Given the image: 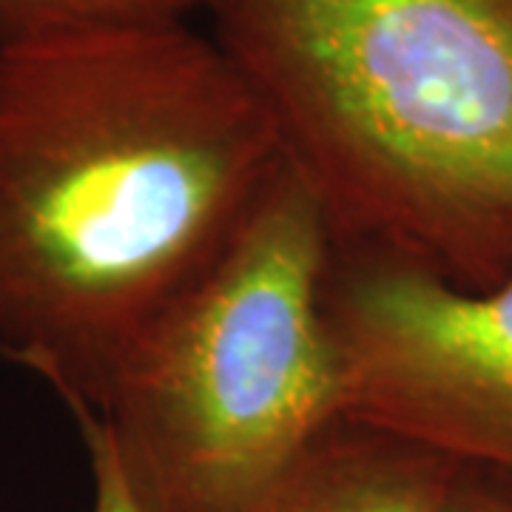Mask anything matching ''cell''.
Segmentation results:
<instances>
[{
	"instance_id": "obj_1",
	"label": "cell",
	"mask_w": 512,
	"mask_h": 512,
	"mask_svg": "<svg viewBox=\"0 0 512 512\" xmlns=\"http://www.w3.org/2000/svg\"><path fill=\"white\" fill-rule=\"evenodd\" d=\"M282 168L254 89L188 23L0 49V353L97 410Z\"/></svg>"
},
{
	"instance_id": "obj_2",
	"label": "cell",
	"mask_w": 512,
	"mask_h": 512,
	"mask_svg": "<svg viewBox=\"0 0 512 512\" xmlns=\"http://www.w3.org/2000/svg\"><path fill=\"white\" fill-rule=\"evenodd\" d=\"M336 251L512 271V0H208Z\"/></svg>"
},
{
	"instance_id": "obj_3",
	"label": "cell",
	"mask_w": 512,
	"mask_h": 512,
	"mask_svg": "<svg viewBox=\"0 0 512 512\" xmlns=\"http://www.w3.org/2000/svg\"><path fill=\"white\" fill-rule=\"evenodd\" d=\"M330 256L325 214L285 163L220 259L131 348L92 413L157 510L256 512L348 419Z\"/></svg>"
},
{
	"instance_id": "obj_4",
	"label": "cell",
	"mask_w": 512,
	"mask_h": 512,
	"mask_svg": "<svg viewBox=\"0 0 512 512\" xmlns=\"http://www.w3.org/2000/svg\"><path fill=\"white\" fill-rule=\"evenodd\" d=\"M330 328L348 419L458 464L512 470V271L464 291L384 256H330Z\"/></svg>"
},
{
	"instance_id": "obj_5",
	"label": "cell",
	"mask_w": 512,
	"mask_h": 512,
	"mask_svg": "<svg viewBox=\"0 0 512 512\" xmlns=\"http://www.w3.org/2000/svg\"><path fill=\"white\" fill-rule=\"evenodd\" d=\"M456 467L419 441L342 419L256 512H439Z\"/></svg>"
},
{
	"instance_id": "obj_6",
	"label": "cell",
	"mask_w": 512,
	"mask_h": 512,
	"mask_svg": "<svg viewBox=\"0 0 512 512\" xmlns=\"http://www.w3.org/2000/svg\"><path fill=\"white\" fill-rule=\"evenodd\" d=\"M208 0H0V49L46 37L188 23Z\"/></svg>"
},
{
	"instance_id": "obj_7",
	"label": "cell",
	"mask_w": 512,
	"mask_h": 512,
	"mask_svg": "<svg viewBox=\"0 0 512 512\" xmlns=\"http://www.w3.org/2000/svg\"><path fill=\"white\" fill-rule=\"evenodd\" d=\"M80 424V433L89 450L94 481V510L92 512H160L148 498L137 481L128 476L117 450L111 447L103 424L97 421L92 410H72Z\"/></svg>"
},
{
	"instance_id": "obj_8",
	"label": "cell",
	"mask_w": 512,
	"mask_h": 512,
	"mask_svg": "<svg viewBox=\"0 0 512 512\" xmlns=\"http://www.w3.org/2000/svg\"><path fill=\"white\" fill-rule=\"evenodd\" d=\"M439 512H512V470L458 464Z\"/></svg>"
}]
</instances>
